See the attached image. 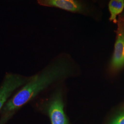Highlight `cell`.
<instances>
[{
  "label": "cell",
  "mask_w": 124,
  "mask_h": 124,
  "mask_svg": "<svg viewBox=\"0 0 124 124\" xmlns=\"http://www.w3.org/2000/svg\"><path fill=\"white\" fill-rule=\"evenodd\" d=\"M124 8V0H110L108 4V9L110 14V20L117 22V17Z\"/></svg>",
  "instance_id": "6"
},
{
  "label": "cell",
  "mask_w": 124,
  "mask_h": 124,
  "mask_svg": "<svg viewBox=\"0 0 124 124\" xmlns=\"http://www.w3.org/2000/svg\"><path fill=\"white\" fill-rule=\"evenodd\" d=\"M112 65L115 69H120L124 65V27L119 28L115 50L112 60Z\"/></svg>",
  "instance_id": "4"
},
{
  "label": "cell",
  "mask_w": 124,
  "mask_h": 124,
  "mask_svg": "<svg viewBox=\"0 0 124 124\" xmlns=\"http://www.w3.org/2000/svg\"><path fill=\"white\" fill-rule=\"evenodd\" d=\"M68 71L67 65L59 63L35 76L6 103L5 110L12 111L22 106L49 85L66 75Z\"/></svg>",
  "instance_id": "1"
},
{
  "label": "cell",
  "mask_w": 124,
  "mask_h": 124,
  "mask_svg": "<svg viewBox=\"0 0 124 124\" xmlns=\"http://www.w3.org/2000/svg\"><path fill=\"white\" fill-rule=\"evenodd\" d=\"M25 82L26 80L19 75L14 74L7 75L3 84L0 87V109L13 91Z\"/></svg>",
  "instance_id": "2"
},
{
  "label": "cell",
  "mask_w": 124,
  "mask_h": 124,
  "mask_svg": "<svg viewBox=\"0 0 124 124\" xmlns=\"http://www.w3.org/2000/svg\"><path fill=\"white\" fill-rule=\"evenodd\" d=\"M49 113L52 124H68L63 111V103L59 95L55 97L50 103Z\"/></svg>",
  "instance_id": "3"
},
{
  "label": "cell",
  "mask_w": 124,
  "mask_h": 124,
  "mask_svg": "<svg viewBox=\"0 0 124 124\" xmlns=\"http://www.w3.org/2000/svg\"><path fill=\"white\" fill-rule=\"evenodd\" d=\"M110 124H124V113L116 117Z\"/></svg>",
  "instance_id": "7"
},
{
  "label": "cell",
  "mask_w": 124,
  "mask_h": 124,
  "mask_svg": "<svg viewBox=\"0 0 124 124\" xmlns=\"http://www.w3.org/2000/svg\"><path fill=\"white\" fill-rule=\"evenodd\" d=\"M40 5L55 7L72 12H78L82 9L81 5L76 0H37Z\"/></svg>",
  "instance_id": "5"
}]
</instances>
